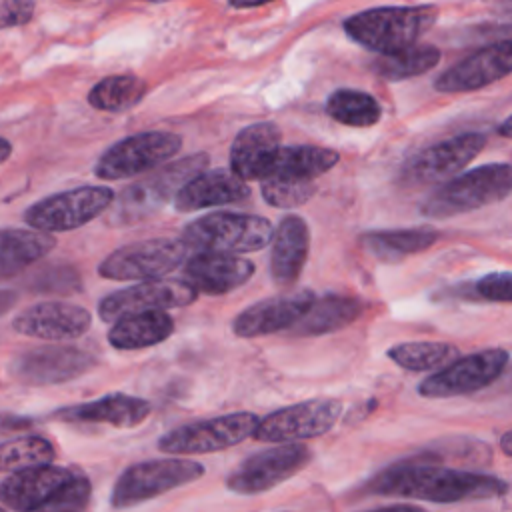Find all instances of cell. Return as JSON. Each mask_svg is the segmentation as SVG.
Here are the masks:
<instances>
[{
    "label": "cell",
    "mask_w": 512,
    "mask_h": 512,
    "mask_svg": "<svg viewBox=\"0 0 512 512\" xmlns=\"http://www.w3.org/2000/svg\"><path fill=\"white\" fill-rule=\"evenodd\" d=\"M388 358L400 368L412 372L444 368L460 356V350L448 342H402L388 348Z\"/></svg>",
    "instance_id": "836d02e7"
},
{
    "label": "cell",
    "mask_w": 512,
    "mask_h": 512,
    "mask_svg": "<svg viewBox=\"0 0 512 512\" xmlns=\"http://www.w3.org/2000/svg\"><path fill=\"white\" fill-rule=\"evenodd\" d=\"M508 360L510 354L504 348H488L458 356L424 378L418 384V394L424 398H452L478 392L502 376Z\"/></svg>",
    "instance_id": "7c38bea8"
},
{
    "label": "cell",
    "mask_w": 512,
    "mask_h": 512,
    "mask_svg": "<svg viewBox=\"0 0 512 512\" xmlns=\"http://www.w3.org/2000/svg\"><path fill=\"white\" fill-rule=\"evenodd\" d=\"M440 460L436 450H426L394 462L370 480L368 492L436 504L486 500L508 492V484L498 476L446 468Z\"/></svg>",
    "instance_id": "6da1fadb"
},
{
    "label": "cell",
    "mask_w": 512,
    "mask_h": 512,
    "mask_svg": "<svg viewBox=\"0 0 512 512\" xmlns=\"http://www.w3.org/2000/svg\"><path fill=\"white\" fill-rule=\"evenodd\" d=\"M10 152H12V144H10L6 138H2V154H0V160L6 162L8 156H10Z\"/></svg>",
    "instance_id": "ee69618b"
},
{
    "label": "cell",
    "mask_w": 512,
    "mask_h": 512,
    "mask_svg": "<svg viewBox=\"0 0 512 512\" xmlns=\"http://www.w3.org/2000/svg\"><path fill=\"white\" fill-rule=\"evenodd\" d=\"M496 130H498V134H500V136H504V138H512V114H510L504 122H500Z\"/></svg>",
    "instance_id": "7bdbcfd3"
},
{
    "label": "cell",
    "mask_w": 512,
    "mask_h": 512,
    "mask_svg": "<svg viewBox=\"0 0 512 512\" xmlns=\"http://www.w3.org/2000/svg\"><path fill=\"white\" fill-rule=\"evenodd\" d=\"M282 148V132L274 122H256L240 130L230 146V168L244 180H262Z\"/></svg>",
    "instance_id": "7402d4cb"
},
{
    "label": "cell",
    "mask_w": 512,
    "mask_h": 512,
    "mask_svg": "<svg viewBox=\"0 0 512 512\" xmlns=\"http://www.w3.org/2000/svg\"><path fill=\"white\" fill-rule=\"evenodd\" d=\"M500 450L512 458V428L500 436Z\"/></svg>",
    "instance_id": "60d3db41"
},
{
    "label": "cell",
    "mask_w": 512,
    "mask_h": 512,
    "mask_svg": "<svg viewBox=\"0 0 512 512\" xmlns=\"http://www.w3.org/2000/svg\"><path fill=\"white\" fill-rule=\"evenodd\" d=\"M496 14L508 22H512V0H498Z\"/></svg>",
    "instance_id": "ab89813d"
},
{
    "label": "cell",
    "mask_w": 512,
    "mask_h": 512,
    "mask_svg": "<svg viewBox=\"0 0 512 512\" xmlns=\"http://www.w3.org/2000/svg\"><path fill=\"white\" fill-rule=\"evenodd\" d=\"M486 146V134L464 132L436 142L410 156L398 172V182L406 188L442 184L454 178Z\"/></svg>",
    "instance_id": "9c48e42d"
},
{
    "label": "cell",
    "mask_w": 512,
    "mask_h": 512,
    "mask_svg": "<svg viewBox=\"0 0 512 512\" xmlns=\"http://www.w3.org/2000/svg\"><path fill=\"white\" fill-rule=\"evenodd\" d=\"M146 92L142 78L134 74H116L100 80L88 92V102L102 112H124L136 106Z\"/></svg>",
    "instance_id": "d6a6232c"
},
{
    "label": "cell",
    "mask_w": 512,
    "mask_h": 512,
    "mask_svg": "<svg viewBox=\"0 0 512 512\" xmlns=\"http://www.w3.org/2000/svg\"><path fill=\"white\" fill-rule=\"evenodd\" d=\"M438 232L432 228H400V230H370L360 236V244L380 262H400L412 254L434 246Z\"/></svg>",
    "instance_id": "f1b7e54d"
},
{
    "label": "cell",
    "mask_w": 512,
    "mask_h": 512,
    "mask_svg": "<svg viewBox=\"0 0 512 512\" xmlns=\"http://www.w3.org/2000/svg\"><path fill=\"white\" fill-rule=\"evenodd\" d=\"M90 324L92 314L68 302H38L18 312L12 320L16 332L50 342L80 338L88 332Z\"/></svg>",
    "instance_id": "ac0fdd59"
},
{
    "label": "cell",
    "mask_w": 512,
    "mask_h": 512,
    "mask_svg": "<svg viewBox=\"0 0 512 512\" xmlns=\"http://www.w3.org/2000/svg\"><path fill=\"white\" fill-rule=\"evenodd\" d=\"M310 252V228L308 222L298 216V214H288L284 216L272 238V252H270V276L276 286L280 288H290Z\"/></svg>",
    "instance_id": "cb8c5ba5"
},
{
    "label": "cell",
    "mask_w": 512,
    "mask_h": 512,
    "mask_svg": "<svg viewBox=\"0 0 512 512\" xmlns=\"http://www.w3.org/2000/svg\"><path fill=\"white\" fill-rule=\"evenodd\" d=\"M266 2H272V0H230V6H234V8H256V6H262Z\"/></svg>",
    "instance_id": "b9f144b4"
},
{
    "label": "cell",
    "mask_w": 512,
    "mask_h": 512,
    "mask_svg": "<svg viewBox=\"0 0 512 512\" xmlns=\"http://www.w3.org/2000/svg\"><path fill=\"white\" fill-rule=\"evenodd\" d=\"M172 332L174 320L166 310H148L118 318L108 332V342L116 350H140L168 340Z\"/></svg>",
    "instance_id": "4316f807"
},
{
    "label": "cell",
    "mask_w": 512,
    "mask_h": 512,
    "mask_svg": "<svg viewBox=\"0 0 512 512\" xmlns=\"http://www.w3.org/2000/svg\"><path fill=\"white\" fill-rule=\"evenodd\" d=\"M114 198L108 186H78L32 204L24 212V222L46 232L74 230L108 212Z\"/></svg>",
    "instance_id": "30bf717a"
},
{
    "label": "cell",
    "mask_w": 512,
    "mask_h": 512,
    "mask_svg": "<svg viewBox=\"0 0 512 512\" xmlns=\"http://www.w3.org/2000/svg\"><path fill=\"white\" fill-rule=\"evenodd\" d=\"M342 402L340 400H306L300 404H292L280 410L270 412L260 418L254 440L258 442H298L326 434L340 418Z\"/></svg>",
    "instance_id": "5bb4252c"
},
{
    "label": "cell",
    "mask_w": 512,
    "mask_h": 512,
    "mask_svg": "<svg viewBox=\"0 0 512 512\" xmlns=\"http://www.w3.org/2000/svg\"><path fill=\"white\" fill-rule=\"evenodd\" d=\"M150 412L152 406L148 400L124 392H110L84 404L60 408L54 412V418L64 422H98L116 428H134L142 424Z\"/></svg>",
    "instance_id": "d4e9b609"
},
{
    "label": "cell",
    "mask_w": 512,
    "mask_h": 512,
    "mask_svg": "<svg viewBox=\"0 0 512 512\" xmlns=\"http://www.w3.org/2000/svg\"><path fill=\"white\" fill-rule=\"evenodd\" d=\"M182 148L174 132H140L112 144L96 162L94 174L102 180H124L156 170Z\"/></svg>",
    "instance_id": "ba28073f"
},
{
    "label": "cell",
    "mask_w": 512,
    "mask_h": 512,
    "mask_svg": "<svg viewBox=\"0 0 512 512\" xmlns=\"http://www.w3.org/2000/svg\"><path fill=\"white\" fill-rule=\"evenodd\" d=\"M434 20L432 6H382L346 18L344 30L364 48L386 54L416 44Z\"/></svg>",
    "instance_id": "277c9868"
},
{
    "label": "cell",
    "mask_w": 512,
    "mask_h": 512,
    "mask_svg": "<svg viewBox=\"0 0 512 512\" xmlns=\"http://www.w3.org/2000/svg\"><path fill=\"white\" fill-rule=\"evenodd\" d=\"M362 310L364 304L356 298L324 294L312 300L310 308L290 328V332L296 336H322L328 332H336L352 324L362 314Z\"/></svg>",
    "instance_id": "83f0119b"
},
{
    "label": "cell",
    "mask_w": 512,
    "mask_h": 512,
    "mask_svg": "<svg viewBox=\"0 0 512 512\" xmlns=\"http://www.w3.org/2000/svg\"><path fill=\"white\" fill-rule=\"evenodd\" d=\"M54 448L42 436H22L2 444L0 448V470L16 472L24 468H36L52 464Z\"/></svg>",
    "instance_id": "e575fe53"
},
{
    "label": "cell",
    "mask_w": 512,
    "mask_h": 512,
    "mask_svg": "<svg viewBox=\"0 0 512 512\" xmlns=\"http://www.w3.org/2000/svg\"><path fill=\"white\" fill-rule=\"evenodd\" d=\"M252 274V260L224 252H196L182 268V278L190 282L198 294L208 296L232 292L246 284Z\"/></svg>",
    "instance_id": "ffe728a7"
},
{
    "label": "cell",
    "mask_w": 512,
    "mask_h": 512,
    "mask_svg": "<svg viewBox=\"0 0 512 512\" xmlns=\"http://www.w3.org/2000/svg\"><path fill=\"white\" fill-rule=\"evenodd\" d=\"M198 298V290L184 278H156L142 284L128 286L104 296L98 304V316L104 322H116L118 318L148 312L170 310L192 304Z\"/></svg>",
    "instance_id": "9a60e30c"
},
{
    "label": "cell",
    "mask_w": 512,
    "mask_h": 512,
    "mask_svg": "<svg viewBox=\"0 0 512 512\" xmlns=\"http://www.w3.org/2000/svg\"><path fill=\"white\" fill-rule=\"evenodd\" d=\"M474 286L480 300L512 304V272H490L478 278Z\"/></svg>",
    "instance_id": "74e56055"
},
{
    "label": "cell",
    "mask_w": 512,
    "mask_h": 512,
    "mask_svg": "<svg viewBox=\"0 0 512 512\" xmlns=\"http://www.w3.org/2000/svg\"><path fill=\"white\" fill-rule=\"evenodd\" d=\"M208 162V154L198 152L162 164L148 178L134 182L114 198L112 208H108V222L116 226H126L152 216L168 200H174L188 180L206 170Z\"/></svg>",
    "instance_id": "3957f363"
},
{
    "label": "cell",
    "mask_w": 512,
    "mask_h": 512,
    "mask_svg": "<svg viewBox=\"0 0 512 512\" xmlns=\"http://www.w3.org/2000/svg\"><path fill=\"white\" fill-rule=\"evenodd\" d=\"M314 298L316 296L310 290H296V292L264 298L260 302L250 304L246 310H242L234 318L232 330L240 338H256V336L290 330L302 318V314L310 308Z\"/></svg>",
    "instance_id": "d6986e66"
},
{
    "label": "cell",
    "mask_w": 512,
    "mask_h": 512,
    "mask_svg": "<svg viewBox=\"0 0 512 512\" xmlns=\"http://www.w3.org/2000/svg\"><path fill=\"white\" fill-rule=\"evenodd\" d=\"M440 62V50L430 44H412L396 52L380 54L372 70L386 80H406L432 70Z\"/></svg>",
    "instance_id": "4dcf8cb0"
},
{
    "label": "cell",
    "mask_w": 512,
    "mask_h": 512,
    "mask_svg": "<svg viewBox=\"0 0 512 512\" xmlns=\"http://www.w3.org/2000/svg\"><path fill=\"white\" fill-rule=\"evenodd\" d=\"M326 114L344 126L368 128L380 120L382 108L378 100L368 92L340 88L328 96Z\"/></svg>",
    "instance_id": "1f68e13d"
},
{
    "label": "cell",
    "mask_w": 512,
    "mask_h": 512,
    "mask_svg": "<svg viewBox=\"0 0 512 512\" xmlns=\"http://www.w3.org/2000/svg\"><path fill=\"white\" fill-rule=\"evenodd\" d=\"M260 418L254 412H232L210 420L190 422L166 432L158 448L166 454H208L226 450L254 436Z\"/></svg>",
    "instance_id": "8fae6325"
},
{
    "label": "cell",
    "mask_w": 512,
    "mask_h": 512,
    "mask_svg": "<svg viewBox=\"0 0 512 512\" xmlns=\"http://www.w3.org/2000/svg\"><path fill=\"white\" fill-rule=\"evenodd\" d=\"M188 252L182 238L138 240L110 252L98 264V274L108 280H156L182 266Z\"/></svg>",
    "instance_id": "52a82bcc"
},
{
    "label": "cell",
    "mask_w": 512,
    "mask_h": 512,
    "mask_svg": "<svg viewBox=\"0 0 512 512\" xmlns=\"http://www.w3.org/2000/svg\"><path fill=\"white\" fill-rule=\"evenodd\" d=\"M34 14L32 0H2L0 4V22L4 28L26 24Z\"/></svg>",
    "instance_id": "f35d334b"
},
{
    "label": "cell",
    "mask_w": 512,
    "mask_h": 512,
    "mask_svg": "<svg viewBox=\"0 0 512 512\" xmlns=\"http://www.w3.org/2000/svg\"><path fill=\"white\" fill-rule=\"evenodd\" d=\"M204 466L186 458L146 460L128 466L110 492L112 508H128L204 476Z\"/></svg>",
    "instance_id": "8992f818"
},
{
    "label": "cell",
    "mask_w": 512,
    "mask_h": 512,
    "mask_svg": "<svg viewBox=\"0 0 512 512\" xmlns=\"http://www.w3.org/2000/svg\"><path fill=\"white\" fill-rule=\"evenodd\" d=\"M96 364V358L76 346H42L16 356L10 374L30 386L62 384L78 378Z\"/></svg>",
    "instance_id": "2e32d148"
},
{
    "label": "cell",
    "mask_w": 512,
    "mask_h": 512,
    "mask_svg": "<svg viewBox=\"0 0 512 512\" xmlns=\"http://www.w3.org/2000/svg\"><path fill=\"white\" fill-rule=\"evenodd\" d=\"M250 186L232 168L202 170L188 180L174 198L178 212H194L212 206L234 204L248 198Z\"/></svg>",
    "instance_id": "603a6c76"
},
{
    "label": "cell",
    "mask_w": 512,
    "mask_h": 512,
    "mask_svg": "<svg viewBox=\"0 0 512 512\" xmlns=\"http://www.w3.org/2000/svg\"><path fill=\"white\" fill-rule=\"evenodd\" d=\"M510 72H512V38H504L478 48L470 56L462 58L460 62L444 70L434 80V88L446 94L472 92L502 80Z\"/></svg>",
    "instance_id": "e0dca14e"
},
{
    "label": "cell",
    "mask_w": 512,
    "mask_h": 512,
    "mask_svg": "<svg viewBox=\"0 0 512 512\" xmlns=\"http://www.w3.org/2000/svg\"><path fill=\"white\" fill-rule=\"evenodd\" d=\"M312 460V452L298 442H280L242 460L226 478V488L236 494H260L298 474Z\"/></svg>",
    "instance_id": "4fadbf2b"
},
{
    "label": "cell",
    "mask_w": 512,
    "mask_h": 512,
    "mask_svg": "<svg viewBox=\"0 0 512 512\" xmlns=\"http://www.w3.org/2000/svg\"><path fill=\"white\" fill-rule=\"evenodd\" d=\"M70 476V470L54 464L10 472L0 486L2 506L16 512L44 510L50 498L66 484Z\"/></svg>",
    "instance_id": "44dd1931"
},
{
    "label": "cell",
    "mask_w": 512,
    "mask_h": 512,
    "mask_svg": "<svg viewBox=\"0 0 512 512\" xmlns=\"http://www.w3.org/2000/svg\"><path fill=\"white\" fill-rule=\"evenodd\" d=\"M512 192V164L492 162L462 172L420 202V214L432 220L460 216L496 204Z\"/></svg>",
    "instance_id": "7a4b0ae2"
},
{
    "label": "cell",
    "mask_w": 512,
    "mask_h": 512,
    "mask_svg": "<svg viewBox=\"0 0 512 512\" xmlns=\"http://www.w3.org/2000/svg\"><path fill=\"white\" fill-rule=\"evenodd\" d=\"M56 248L52 232L40 228H4L0 236V274L4 280L16 276Z\"/></svg>",
    "instance_id": "484cf974"
},
{
    "label": "cell",
    "mask_w": 512,
    "mask_h": 512,
    "mask_svg": "<svg viewBox=\"0 0 512 512\" xmlns=\"http://www.w3.org/2000/svg\"><path fill=\"white\" fill-rule=\"evenodd\" d=\"M272 238L274 228L268 218L236 212H212L182 230V240L196 252L248 254L262 250Z\"/></svg>",
    "instance_id": "5b68a950"
},
{
    "label": "cell",
    "mask_w": 512,
    "mask_h": 512,
    "mask_svg": "<svg viewBox=\"0 0 512 512\" xmlns=\"http://www.w3.org/2000/svg\"><path fill=\"white\" fill-rule=\"evenodd\" d=\"M90 480L80 474L72 472V476L66 480V484L50 498V502L44 506V510H84L90 502Z\"/></svg>",
    "instance_id": "8d00e7d4"
},
{
    "label": "cell",
    "mask_w": 512,
    "mask_h": 512,
    "mask_svg": "<svg viewBox=\"0 0 512 512\" xmlns=\"http://www.w3.org/2000/svg\"><path fill=\"white\" fill-rule=\"evenodd\" d=\"M260 194L266 204L274 208H298L316 194L314 180H290L280 176H266L260 180Z\"/></svg>",
    "instance_id": "d590c367"
},
{
    "label": "cell",
    "mask_w": 512,
    "mask_h": 512,
    "mask_svg": "<svg viewBox=\"0 0 512 512\" xmlns=\"http://www.w3.org/2000/svg\"><path fill=\"white\" fill-rule=\"evenodd\" d=\"M340 160V154L330 148L320 146H282L278 158L266 176H280L290 180H314L334 168ZM264 176V178H266Z\"/></svg>",
    "instance_id": "f546056e"
}]
</instances>
